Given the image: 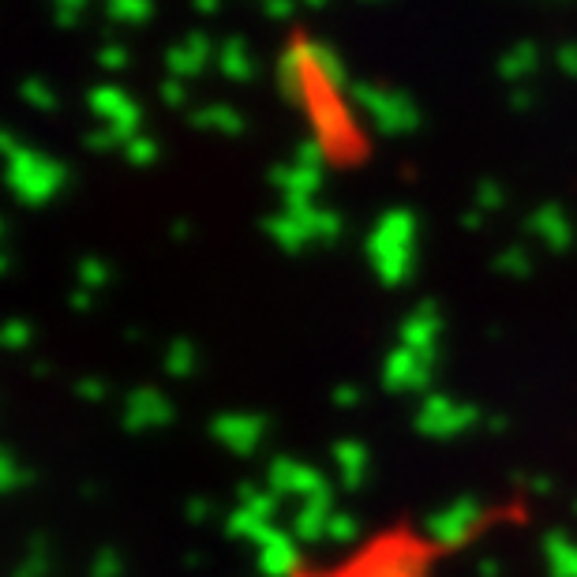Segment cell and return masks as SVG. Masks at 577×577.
Segmentation results:
<instances>
[{
  "mask_svg": "<svg viewBox=\"0 0 577 577\" xmlns=\"http://www.w3.org/2000/svg\"><path fill=\"white\" fill-rule=\"evenodd\" d=\"M288 577H423V544L409 532H394V537L371 540L342 566H327V570L293 566Z\"/></svg>",
  "mask_w": 577,
  "mask_h": 577,
  "instance_id": "1",
  "label": "cell"
}]
</instances>
